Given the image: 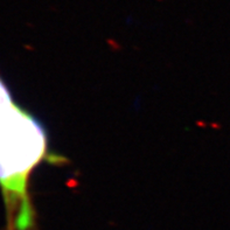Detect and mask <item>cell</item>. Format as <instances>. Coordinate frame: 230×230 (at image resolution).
Segmentation results:
<instances>
[{"label":"cell","mask_w":230,"mask_h":230,"mask_svg":"<svg viewBox=\"0 0 230 230\" xmlns=\"http://www.w3.org/2000/svg\"><path fill=\"white\" fill-rule=\"evenodd\" d=\"M13 105H14V103H13L11 91L7 88L5 82L0 78V115H2Z\"/></svg>","instance_id":"cell-2"},{"label":"cell","mask_w":230,"mask_h":230,"mask_svg":"<svg viewBox=\"0 0 230 230\" xmlns=\"http://www.w3.org/2000/svg\"><path fill=\"white\" fill-rule=\"evenodd\" d=\"M47 146V132L32 113L14 104L0 115V189L6 230H36L28 182Z\"/></svg>","instance_id":"cell-1"}]
</instances>
